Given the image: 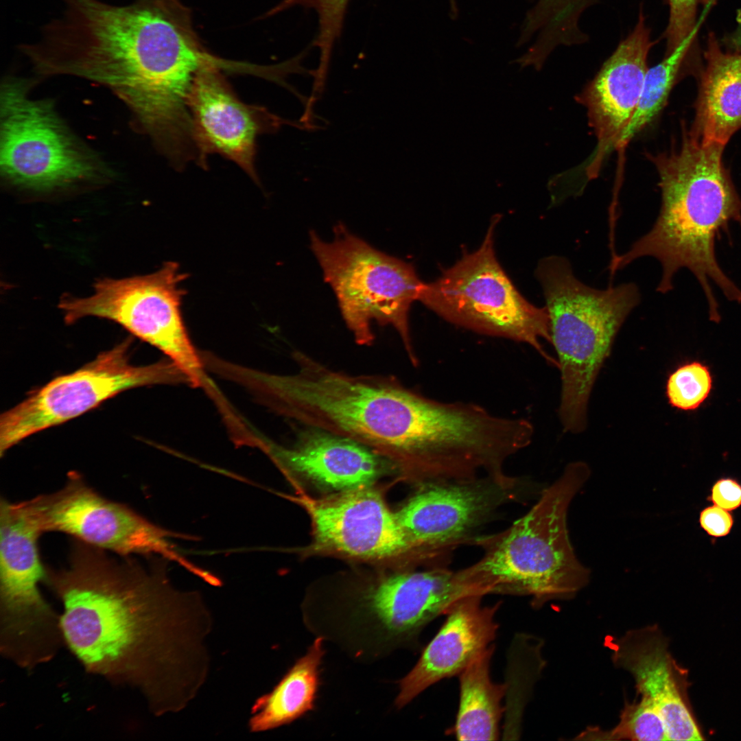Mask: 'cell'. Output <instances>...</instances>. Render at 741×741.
<instances>
[{
    "mask_svg": "<svg viewBox=\"0 0 741 741\" xmlns=\"http://www.w3.org/2000/svg\"><path fill=\"white\" fill-rule=\"evenodd\" d=\"M169 560H117L80 541L45 582L62 605L63 642L89 672L137 689L156 716L196 696L209 672L212 616L198 591L179 590Z\"/></svg>",
    "mask_w": 741,
    "mask_h": 741,
    "instance_id": "1",
    "label": "cell"
},
{
    "mask_svg": "<svg viewBox=\"0 0 741 741\" xmlns=\"http://www.w3.org/2000/svg\"><path fill=\"white\" fill-rule=\"evenodd\" d=\"M211 67L236 73L239 62L204 48L180 0H135L99 23L86 78L116 93L156 145L174 149L191 137L189 96L197 75Z\"/></svg>",
    "mask_w": 741,
    "mask_h": 741,
    "instance_id": "2",
    "label": "cell"
},
{
    "mask_svg": "<svg viewBox=\"0 0 741 741\" xmlns=\"http://www.w3.org/2000/svg\"><path fill=\"white\" fill-rule=\"evenodd\" d=\"M723 145L705 143L685 132L679 150L648 154L656 167L661 206L650 230L624 253L611 259L613 275L633 261L656 259L662 272L657 291L666 293L673 278L688 269L706 298L709 318L720 319L714 283L727 300L741 303V290L724 272L716 256V239L731 222H741V200L722 163Z\"/></svg>",
    "mask_w": 741,
    "mask_h": 741,
    "instance_id": "3",
    "label": "cell"
},
{
    "mask_svg": "<svg viewBox=\"0 0 741 741\" xmlns=\"http://www.w3.org/2000/svg\"><path fill=\"white\" fill-rule=\"evenodd\" d=\"M589 474L585 463H570L526 514L500 532L478 536L472 545L482 556L457 571L460 580L483 596H529L536 607L574 597L588 583L589 571L574 554L566 515Z\"/></svg>",
    "mask_w": 741,
    "mask_h": 741,
    "instance_id": "4",
    "label": "cell"
},
{
    "mask_svg": "<svg viewBox=\"0 0 741 741\" xmlns=\"http://www.w3.org/2000/svg\"><path fill=\"white\" fill-rule=\"evenodd\" d=\"M536 277L545 300L551 343L558 357L562 392L560 416L567 431L586 424L587 407L599 370L615 337L640 301L633 283L590 287L574 274L569 261L552 255L541 259Z\"/></svg>",
    "mask_w": 741,
    "mask_h": 741,
    "instance_id": "5",
    "label": "cell"
},
{
    "mask_svg": "<svg viewBox=\"0 0 741 741\" xmlns=\"http://www.w3.org/2000/svg\"><path fill=\"white\" fill-rule=\"evenodd\" d=\"M331 242L309 232L310 247L333 290L342 316L360 345L375 340L371 324L392 326L408 357L419 364L409 327V311L424 283L409 263L387 255L349 231L341 222Z\"/></svg>",
    "mask_w": 741,
    "mask_h": 741,
    "instance_id": "6",
    "label": "cell"
},
{
    "mask_svg": "<svg viewBox=\"0 0 741 741\" xmlns=\"http://www.w3.org/2000/svg\"><path fill=\"white\" fill-rule=\"evenodd\" d=\"M499 220H491L478 249L464 255L434 281L424 283L418 301L456 325L528 344L558 367L541 343L552 340L546 307L528 302L497 261L494 234Z\"/></svg>",
    "mask_w": 741,
    "mask_h": 741,
    "instance_id": "7",
    "label": "cell"
},
{
    "mask_svg": "<svg viewBox=\"0 0 741 741\" xmlns=\"http://www.w3.org/2000/svg\"><path fill=\"white\" fill-rule=\"evenodd\" d=\"M1 651L30 670L52 659L63 642L59 615L45 600L38 584L46 570L38 552L41 533L19 503H0Z\"/></svg>",
    "mask_w": 741,
    "mask_h": 741,
    "instance_id": "8",
    "label": "cell"
},
{
    "mask_svg": "<svg viewBox=\"0 0 741 741\" xmlns=\"http://www.w3.org/2000/svg\"><path fill=\"white\" fill-rule=\"evenodd\" d=\"M185 278L177 263L168 262L150 274L99 280L92 295L65 298L60 308L67 323L95 316L121 325L163 351L197 388L203 384L204 364L182 318L180 285Z\"/></svg>",
    "mask_w": 741,
    "mask_h": 741,
    "instance_id": "9",
    "label": "cell"
},
{
    "mask_svg": "<svg viewBox=\"0 0 741 741\" xmlns=\"http://www.w3.org/2000/svg\"><path fill=\"white\" fill-rule=\"evenodd\" d=\"M130 340L102 352L77 370L32 392L0 418V455L25 438L62 424L117 394L137 387L189 381L171 360L145 366L130 363Z\"/></svg>",
    "mask_w": 741,
    "mask_h": 741,
    "instance_id": "10",
    "label": "cell"
},
{
    "mask_svg": "<svg viewBox=\"0 0 741 741\" xmlns=\"http://www.w3.org/2000/svg\"><path fill=\"white\" fill-rule=\"evenodd\" d=\"M26 83L6 80L1 91L0 167L12 183L50 189L94 179L97 159L78 143L48 101L32 99Z\"/></svg>",
    "mask_w": 741,
    "mask_h": 741,
    "instance_id": "11",
    "label": "cell"
},
{
    "mask_svg": "<svg viewBox=\"0 0 741 741\" xmlns=\"http://www.w3.org/2000/svg\"><path fill=\"white\" fill-rule=\"evenodd\" d=\"M528 484L504 471L419 486L395 512L408 558L439 565L458 547L472 545L499 509L523 499Z\"/></svg>",
    "mask_w": 741,
    "mask_h": 741,
    "instance_id": "12",
    "label": "cell"
},
{
    "mask_svg": "<svg viewBox=\"0 0 741 741\" xmlns=\"http://www.w3.org/2000/svg\"><path fill=\"white\" fill-rule=\"evenodd\" d=\"M19 504L41 534L63 532L121 556L159 555L196 575L202 572L169 541L172 537L191 538L158 527L127 506L104 498L77 473H71L60 490Z\"/></svg>",
    "mask_w": 741,
    "mask_h": 741,
    "instance_id": "13",
    "label": "cell"
},
{
    "mask_svg": "<svg viewBox=\"0 0 741 741\" xmlns=\"http://www.w3.org/2000/svg\"><path fill=\"white\" fill-rule=\"evenodd\" d=\"M288 497L311 521L312 550L362 559L408 557V544L395 513L369 486L316 498L302 493Z\"/></svg>",
    "mask_w": 741,
    "mask_h": 741,
    "instance_id": "14",
    "label": "cell"
},
{
    "mask_svg": "<svg viewBox=\"0 0 741 741\" xmlns=\"http://www.w3.org/2000/svg\"><path fill=\"white\" fill-rule=\"evenodd\" d=\"M479 595L457 571L443 565L388 577L365 595L351 620L375 639L392 644L418 637L430 622L461 598Z\"/></svg>",
    "mask_w": 741,
    "mask_h": 741,
    "instance_id": "15",
    "label": "cell"
},
{
    "mask_svg": "<svg viewBox=\"0 0 741 741\" xmlns=\"http://www.w3.org/2000/svg\"><path fill=\"white\" fill-rule=\"evenodd\" d=\"M224 72L217 67L202 70L189 96L198 163L204 167L209 154H219L257 182V139L275 128L278 121L263 108L243 102Z\"/></svg>",
    "mask_w": 741,
    "mask_h": 741,
    "instance_id": "16",
    "label": "cell"
},
{
    "mask_svg": "<svg viewBox=\"0 0 741 741\" xmlns=\"http://www.w3.org/2000/svg\"><path fill=\"white\" fill-rule=\"evenodd\" d=\"M655 43L641 8L637 23L578 97L587 110L597 139L586 165L589 179L596 177L606 156L615 150L639 104L648 58Z\"/></svg>",
    "mask_w": 741,
    "mask_h": 741,
    "instance_id": "17",
    "label": "cell"
},
{
    "mask_svg": "<svg viewBox=\"0 0 741 741\" xmlns=\"http://www.w3.org/2000/svg\"><path fill=\"white\" fill-rule=\"evenodd\" d=\"M607 643L614 666L630 673L637 693L657 706L668 740H703L683 695L681 672L658 626L631 629Z\"/></svg>",
    "mask_w": 741,
    "mask_h": 741,
    "instance_id": "18",
    "label": "cell"
},
{
    "mask_svg": "<svg viewBox=\"0 0 741 741\" xmlns=\"http://www.w3.org/2000/svg\"><path fill=\"white\" fill-rule=\"evenodd\" d=\"M482 597L465 596L451 607L445 622L416 665L399 681L397 708L408 705L432 685L459 674L491 645L498 628L495 618L500 603L483 606Z\"/></svg>",
    "mask_w": 741,
    "mask_h": 741,
    "instance_id": "19",
    "label": "cell"
},
{
    "mask_svg": "<svg viewBox=\"0 0 741 741\" xmlns=\"http://www.w3.org/2000/svg\"><path fill=\"white\" fill-rule=\"evenodd\" d=\"M292 447L263 443V449L286 473L347 491L370 486L388 467V457L350 438L305 427Z\"/></svg>",
    "mask_w": 741,
    "mask_h": 741,
    "instance_id": "20",
    "label": "cell"
},
{
    "mask_svg": "<svg viewBox=\"0 0 741 741\" xmlns=\"http://www.w3.org/2000/svg\"><path fill=\"white\" fill-rule=\"evenodd\" d=\"M705 58L691 132L703 143L725 146L741 128V54L724 53L710 37Z\"/></svg>",
    "mask_w": 741,
    "mask_h": 741,
    "instance_id": "21",
    "label": "cell"
},
{
    "mask_svg": "<svg viewBox=\"0 0 741 741\" xmlns=\"http://www.w3.org/2000/svg\"><path fill=\"white\" fill-rule=\"evenodd\" d=\"M324 654L322 638L318 637L273 690L257 698L248 721L250 732H263L290 724L314 709Z\"/></svg>",
    "mask_w": 741,
    "mask_h": 741,
    "instance_id": "22",
    "label": "cell"
},
{
    "mask_svg": "<svg viewBox=\"0 0 741 741\" xmlns=\"http://www.w3.org/2000/svg\"><path fill=\"white\" fill-rule=\"evenodd\" d=\"M493 644L477 656L460 674V702L454 727L459 740H496L504 709L506 684L494 683L490 666Z\"/></svg>",
    "mask_w": 741,
    "mask_h": 741,
    "instance_id": "23",
    "label": "cell"
},
{
    "mask_svg": "<svg viewBox=\"0 0 741 741\" xmlns=\"http://www.w3.org/2000/svg\"><path fill=\"white\" fill-rule=\"evenodd\" d=\"M693 40L694 37L689 38L674 51L665 55L657 64L648 68L639 104L616 149L624 148L664 108Z\"/></svg>",
    "mask_w": 741,
    "mask_h": 741,
    "instance_id": "24",
    "label": "cell"
},
{
    "mask_svg": "<svg viewBox=\"0 0 741 741\" xmlns=\"http://www.w3.org/2000/svg\"><path fill=\"white\" fill-rule=\"evenodd\" d=\"M574 740H668L663 718L652 701L640 696L638 701H625L618 724L603 730L589 727Z\"/></svg>",
    "mask_w": 741,
    "mask_h": 741,
    "instance_id": "25",
    "label": "cell"
},
{
    "mask_svg": "<svg viewBox=\"0 0 741 741\" xmlns=\"http://www.w3.org/2000/svg\"><path fill=\"white\" fill-rule=\"evenodd\" d=\"M711 388L709 370L695 362L680 366L669 376L666 394L671 405L690 410L697 408L704 401Z\"/></svg>",
    "mask_w": 741,
    "mask_h": 741,
    "instance_id": "26",
    "label": "cell"
},
{
    "mask_svg": "<svg viewBox=\"0 0 741 741\" xmlns=\"http://www.w3.org/2000/svg\"><path fill=\"white\" fill-rule=\"evenodd\" d=\"M701 0H668L669 19L663 33L666 54L677 49L696 32L697 8Z\"/></svg>",
    "mask_w": 741,
    "mask_h": 741,
    "instance_id": "27",
    "label": "cell"
},
{
    "mask_svg": "<svg viewBox=\"0 0 741 741\" xmlns=\"http://www.w3.org/2000/svg\"><path fill=\"white\" fill-rule=\"evenodd\" d=\"M700 523L709 534L722 537L729 532L733 520L727 510L715 505L701 512Z\"/></svg>",
    "mask_w": 741,
    "mask_h": 741,
    "instance_id": "28",
    "label": "cell"
},
{
    "mask_svg": "<svg viewBox=\"0 0 741 741\" xmlns=\"http://www.w3.org/2000/svg\"><path fill=\"white\" fill-rule=\"evenodd\" d=\"M714 504L726 510H732L741 505V486L731 479H722L711 491Z\"/></svg>",
    "mask_w": 741,
    "mask_h": 741,
    "instance_id": "29",
    "label": "cell"
},
{
    "mask_svg": "<svg viewBox=\"0 0 741 741\" xmlns=\"http://www.w3.org/2000/svg\"><path fill=\"white\" fill-rule=\"evenodd\" d=\"M731 45L741 54V21L736 32L731 37Z\"/></svg>",
    "mask_w": 741,
    "mask_h": 741,
    "instance_id": "30",
    "label": "cell"
}]
</instances>
